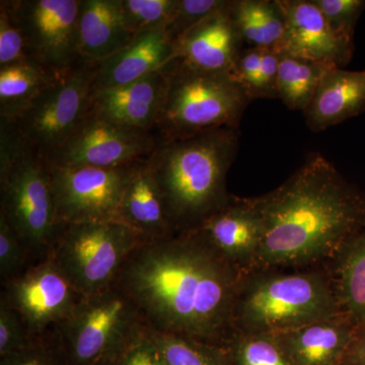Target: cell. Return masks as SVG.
Here are the masks:
<instances>
[{
  "label": "cell",
  "mask_w": 365,
  "mask_h": 365,
  "mask_svg": "<svg viewBox=\"0 0 365 365\" xmlns=\"http://www.w3.org/2000/svg\"><path fill=\"white\" fill-rule=\"evenodd\" d=\"M244 273L196 227L144 241L114 283L153 332L223 348Z\"/></svg>",
  "instance_id": "6da1fadb"
},
{
  "label": "cell",
  "mask_w": 365,
  "mask_h": 365,
  "mask_svg": "<svg viewBox=\"0 0 365 365\" xmlns=\"http://www.w3.org/2000/svg\"><path fill=\"white\" fill-rule=\"evenodd\" d=\"M251 201L262 228L251 269L324 265L365 222V194L319 153H311L282 185Z\"/></svg>",
  "instance_id": "7a4b0ae2"
},
{
  "label": "cell",
  "mask_w": 365,
  "mask_h": 365,
  "mask_svg": "<svg viewBox=\"0 0 365 365\" xmlns=\"http://www.w3.org/2000/svg\"><path fill=\"white\" fill-rule=\"evenodd\" d=\"M239 137V129L225 127L160 141L146 158L175 232L198 227L228 202L227 178Z\"/></svg>",
  "instance_id": "3957f363"
},
{
  "label": "cell",
  "mask_w": 365,
  "mask_h": 365,
  "mask_svg": "<svg viewBox=\"0 0 365 365\" xmlns=\"http://www.w3.org/2000/svg\"><path fill=\"white\" fill-rule=\"evenodd\" d=\"M342 314L325 265L245 271L234 333L281 334Z\"/></svg>",
  "instance_id": "277c9868"
},
{
  "label": "cell",
  "mask_w": 365,
  "mask_h": 365,
  "mask_svg": "<svg viewBox=\"0 0 365 365\" xmlns=\"http://www.w3.org/2000/svg\"><path fill=\"white\" fill-rule=\"evenodd\" d=\"M0 215L28 250L33 263L48 256L59 228L50 165L1 119Z\"/></svg>",
  "instance_id": "5b68a950"
},
{
  "label": "cell",
  "mask_w": 365,
  "mask_h": 365,
  "mask_svg": "<svg viewBox=\"0 0 365 365\" xmlns=\"http://www.w3.org/2000/svg\"><path fill=\"white\" fill-rule=\"evenodd\" d=\"M163 71L167 86L155 128L158 141L239 129L251 100L230 74L200 71L178 59Z\"/></svg>",
  "instance_id": "8992f818"
},
{
  "label": "cell",
  "mask_w": 365,
  "mask_h": 365,
  "mask_svg": "<svg viewBox=\"0 0 365 365\" xmlns=\"http://www.w3.org/2000/svg\"><path fill=\"white\" fill-rule=\"evenodd\" d=\"M148 329L135 302L113 283L83 297L58 332L69 365H114Z\"/></svg>",
  "instance_id": "52a82bcc"
},
{
  "label": "cell",
  "mask_w": 365,
  "mask_h": 365,
  "mask_svg": "<svg viewBox=\"0 0 365 365\" xmlns=\"http://www.w3.org/2000/svg\"><path fill=\"white\" fill-rule=\"evenodd\" d=\"M144 241L118 220L68 223L59 225L47 257L86 297L111 287L125 262Z\"/></svg>",
  "instance_id": "ba28073f"
},
{
  "label": "cell",
  "mask_w": 365,
  "mask_h": 365,
  "mask_svg": "<svg viewBox=\"0 0 365 365\" xmlns=\"http://www.w3.org/2000/svg\"><path fill=\"white\" fill-rule=\"evenodd\" d=\"M93 79V63L81 62L60 74L16 119L6 121L21 143L48 162L90 112Z\"/></svg>",
  "instance_id": "9c48e42d"
},
{
  "label": "cell",
  "mask_w": 365,
  "mask_h": 365,
  "mask_svg": "<svg viewBox=\"0 0 365 365\" xmlns=\"http://www.w3.org/2000/svg\"><path fill=\"white\" fill-rule=\"evenodd\" d=\"M25 36L31 58L55 73L81 63V0H4Z\"/></svg>",
  "instance_id": "30bf717a"
},
{
  "label": "cell",
  "mask_w": 365,
  "mask_h": 365,
  "mask_svg": "<svg viewBox=\"0 0 365 365\" xmlns=\"http://www.w3.org/2000/svg\"><path fill=\"white\" fill-rule=\"evenodd\" d=\"M1 287L0 299L21 317L31 339L58 330L85 297L48 257Z\"/></svg>",
  "instance_id": "8fae6325"
},
{
  "label": "cell",
  "mask_w": 365,
  "mask_h": 365,
  "mask_svg": "<svg viewBox=\"0 0 365 365\" xmlns=\"http://www.w3.org/2000/svg\"><path fill=\"white\" fill-rule=\"evenodd\" d=\"M160 143L153 131L129 128L91 111L49 160L50 167L114 169L150 157Z\"/></svg>",
  "instance_id": "7c38bea8"
},
{
  "label": "cell",
  "mask_w": 365,
  "mask_h": 365,
  "mask_svg": "<svg viewBox=\"0 0 365 365\" xmlns=\"http://www.w3.org/2000/svg\"><path fill=\"white\" fill-rule=\"evenodd\" d=\"M135 163L114 169L50 167L58 225L117 220Z\"/></svg>",
  "instance_id": "4fadbf2b"
},
{
  "label": "cell",
  "mask_w": 365,
  "mask_h": 365,
  "mask_svg": "<svg viewBox=\"0 0 365 365\" xmlns=\"http://www.w3.org/2000/svg\"><path fill=\"white\" fill-rule=\"evenodd\" d=\"M285 16L287 31L281 54L313 60L344 68L354 48L341 43L329 28L314 0H278Z\"/></svg>",
  "instance_id": "5bb4252c"
},
{
  "label": "cell",
  "mask_w": 365,
  "mask_h": 365,
  "mask_svg": "<svg viewBox=\"0 0 365 365\" xmlns=\"http://www.w3.org/2000/svg\"><path fill=\"white\" fill-rule=\"evenodd\" d=\"M228 6L230 0L178 41L175 59L200 71L230 74L245 45Z\"/></svg>",
  "instance_id": "9a60e30c"
},
{
  "label": "cell",
  "mask_w": 365,
  "mask_h": 365,
  "mask_svg": "<svg viewBox=\"0 0 365 365\" xmlns=\"http://www.w3.org/2000/svg\"><path fill=\"white\" fill-rule=\"evenodd\" d=\"M165 86L162 69L129 85L93 91L91 111L113 123L155 132Z\"/></svg>",
  "instance_id": "2e32d148"
},
{
  "label": "cell",
  "mask_w": 365,
  "mask_h": 365,
  "mask_svg": "<svg viewBox=\"0 0 365 365\" xmlns=\"http://www.w3.org/2000/svg\"><path fill=\"white\" fill-rule=\"evenodd\" d=\"M175 54L174 43L165 28L140 34L116 54L93 63V93L129 85L162 71Z\"/></svg>",
  "instance_id": "e0dca14e"
},
{
  "label": "cell",
  "mask_w": 365,
  "mask_h": 365,
  "mask_svg": "<svg viewBox=\"0 0 365 365\" xmlns=\"http://www.w3.org/2000/svg\"><path fill=\"white\" fill-rule=\"evenodd\" d=\"M198 228L227 260L244 271L252 268L260 247L262 228L251 198L230 196Z\"/></svg>",
  "instance_id": "ac0fdd59"
},
{
  "label": "cell",
  "mask_w": 365,
  "mask_h": 365,
  "mask_svg": "<svg viewBox=\"0 0 365 365\" xmlns=\"http://www.w3.org/2000/svg\"><path fill=\"white\" fill-rule=\"evenodd\" d=\"M357 332L340 314L276 336L294 365H343Z\"/></svg>",
  "instance_id": "d6986e66"
},
{
  "label": "cell",
  "mask_w": 365,
  "mask_h": 365,
  "mask_svg": "<svg viewBox=\"0 0 365 365\" xmlns=\"http://www.w3.org/2000/svg\"><path fill=\"white\" fill-rule=\"evenodd\" d=\"M365 111V69L347 71L331 67L319 81L304 111L309 128L326 130Z\"/></svg>",
  "instance_id": "ffe728a7"
},
{
  "label": "cell",
  "mask_w": 365,
  "mask_h": 365,
  "mask_svg": "<svg viewBox=\"0 0 365 365\" xmlns=\"http://www.w3.org/2000/svg\"><path fill=\"white\" fill-rule=\"evenodd\" d=\"M118 222L128 225L146 241L175 232L148 160L133 165L120 203Z\"/></svg>",
  "instance_id": "44dd1931"
},
{
  "label": "cell",
  "mask_w": 365,
  "mask_h": 365,
  "mask_svg": "<svg viewBox=\"0 0 365 365\" xmlns=\"http://www.w3.org/2000/svg\"><path fill=\"white\" fill-rule=\"evenodd\" d=\"M125 25L121 0H81L78 39L79 58L97 63L134 39Z\"/></svg>",
  "instance_id": "7402d4cb"
},
{
  "label": "cell",
  "mask_w": 365,
  "mask_h": 365,
  "mask_svg": "<svg viewBox=\"0 0 365 365\" xmlns=\"http://www.w3.org/2000/svg\"><path fill=\"white\" fill-rule=\"evenodd\" d=\"M324 265L332 278L341 312L359 330L365 328V222Z\"/></svg>",
  "instance_id": "603a6c76"
},
{
  "label": "cell",
  "mask_w": 365,
  "mask_h": 365,
  "mask_svg": "<svg viewBox=\"0 0 365 365\" xmlns=\"http://www.w3.org/2000/svg\"><path fill=\"white\" fill-rule=\"evenodd\" d=\"M228 11L245 47L282 53L287 24L278 0H230Z\"/></svg>",
  "instance_id": "cb8c5ba5"
},
{
  "label": "cell",
  "mask_w": 365,
  "mask_h": 365,
  "mask_svg": "<svg viewBox=\"0 0 365 365\" xmlns=\"http://www.w3.org/2000/svg\"><path fill=\"white\" fill-rule=\"evenodd\" d=\"M59 76L34 60L0 67V119H16Z\"/></svg>",
  "instance_id": "d4e9b609"
},
{
  "label": "cell",
  "mask_w": 365,
  "mask_h": 365,
  "mask_svg": "<svg viewBox=\"0 0 365 365\" xmlns=\"http://www.w3.org/2000/svg\"><path fill=\"white\" fill-rule=\"evenodd\" d=\"M333 66L292 55L280 54L277 97L292 111H302L311 103L319 81Z\"/></svg>",
  "instance_id": "484cf974"
},
{
  "label": "cell",
  "mask_w": 365,
  "mask_h": 365,
  "mask_svg": "<svg viewBox=\"0 0 365 365\" xmlns=\"http://www.w3.org/2000/svg\"><path fill=\"white\" fill-rule=\"evenodd\" d=\"M222 349L227 365H294L274 334L235 332Z\"/></svg>",
  "instance_id": "4316f807"
},
{
  "label": "cell",
  "mask_w": 365,
  "mask_h": 365,
  "mask_svg": "<svg viewBox=\"0 0 365 365\" xmlns=\"http://www.w3.org/2000/svg\"><path fill=\"white\" fill-rule=\"evenodd\" d=\"M153 333L165 365H227L222 348L181 336Z\"/></svg>",
  "instance_id": "83f0119b"
},
{
  "label": "cell",
  "mask_w": 365,
  "mask_h": 365,
  "mask_svg": "<svg viewBox=\"0 0 365 365\" xmlns=\"http://www.w3.org/2000/svg\"><path fill=\"white\" fill-rule=\"evenodd\" d=\"M179 0H121L125 25L134 37L165 28Z\"/></svg>",
  "instance_id": "f1b7e54d"
},
{
  "label": "cell",
  "mask_w": 365,
  "mask_h": 365,
  "mask_svg": "<svg viewBox=\"0 0 365 365\" xmlns=\"http://www.w3.org/2000/svg\"><path fill=\"white\" fill-rule=\"evenodd\" d=\"M0 365H69L58 330L32 338L30 342L6 356Z\"/></svg>",
  "instance_id": "f546056e"
},
{
  "label": "cell",
  "mask_w": 365,
  "mask_h": 365,
  "mask_svg": "<svg viewBox=\"0 0 365 365\" xmlns=\"http://www.w3.org/2000/svg\"><path fill=\"white\" fill-rule=\"evenodd\" d=\"M330 28L341 43L354 48L357 21L365 9L364 0H314Z\"/></svg>",
  "instance_id": "4dcf8cb0"
},
{
  "label": "cell",
  "mask_w": 365,
  "mask_h": 365,
  "mask_svg": "<svg viewBox=\"0 0 365 365\" xmlns=\"http://www.w3.org/2000/svg\"><path fill=\"white\" fill-rule=\"evenodd\" d=\"M227 4V0H179L176 11L165 28V33L176 45L192 28Z\"/></svg>",
  "instance_id": "1f68e13d"
},
{
  "label": "cell",
  "mask_w": 365,
  "mask_h": 365,
  "mask_svg": "<svg viewBox=\"0 0 365 365\" xmlns=\"http://www.w3.org/2000/svg\"><path fill=\"white\" fill-rule=\"evenodd\" d=\"M30 254L6 218L0 215V280L1 285L18 277L32 264Z\"/></svg>",
  "instance_id": "d6a6232c"
},
{
  "label": "cell",
  "mask_w": 365,
  "mask_h": 365,
  "mask_svg": "<svg viewBox=\"0 0 365 365\" xmlns=\"http://www.w3.org/2000/svg\"><path fill=\"white\" fill-rule=\"evenodd\" d=\"M33 60L20 26L4 4L0 1V67ZM35 61V60H34Z\"/></svg>",
  "instance_id": "836d02e7"
},
{
  "label": "cell",
  "mask_w": 365,
  "mask_h": 365,
  "mask_svg": "<svg viewBox=\"0 0 365 365\" xmlns=\"http://www.w3.org/2000/svg\"><path fill=\"white\" fill-rule=\"evenodd\" d=\"M30 340L21 317L0 299V357L18 351Z\"/></svg>",
  "instance_id": "e575fe53"
},
{
  "label": "cell",
  "mask_w": 365,
  "mask_h": 365,
  "mask_svg": "<svg viewBox=\"0 0 365 365\" xmlns=\"http://www.w3.org/2000/svg\"><path fill=\"white\" fill-rule=\"evenodd\" d=\"M263 50L258 48L245 47L240 53L230 76L235 83L246 91L250 100H254L255 90L258 81Z\"/></svg>",
  "instance_id": "d590c367"
},
{
  "label": "cell",
  "mask_w": 365,
  "mask_h": 365,
  "mask_svg": "<svg viewBox=\"0 0 365 365\" xmlns=\"http://www.w3.org/2000/svg\"><path fill=\"white\" fill-rule=\"evenodd\" d=\"M114 365H165L153 331L139 336Z\"/></svg>",
  "instance_id": "8d00e7d4"
},
{
  "label": "cell",
  "mask_w": 365,
  "mask_h": 365,
  "mask_svg": "<svg viewBox=\"0 0 365 365\" xmlns=\"http://www.w3.org/2000/svg\"><path fill=\"white\" fill-rule=\"evenodd\" d=\"M279 61L280 54L270 50H263L254 98H278L277 78Z\"/></svg>",
  "instance_id": "74e56055"
},
{
  "label": "cell",
  "mask_w": 365,
  "mask_h": 365,
  "mask_svg": "<svg viewBox=\"0 0 365 365\" xmlns=\"http://www.w3.org/2000/svg\"><path fill=\"white\" fill-rule=\"evenodd\" d=\"M343 365H365V328L357 332Z\"/></svg>",
  "instance_id": "f35d334b"
}]
</instances>
